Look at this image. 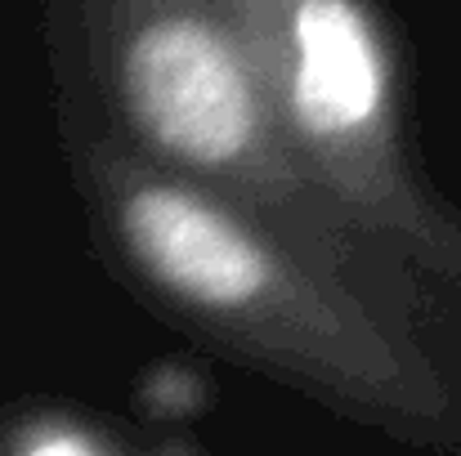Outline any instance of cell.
I'll list each match as a JSON object with an SVG mask.
<instances>
[{"mask_svg":"<svg viewBox=\"0 0 461 456\" xmlns=\"http://www.w3.org/2000/svg\"><path fill=\"white\" fill-rule=\"evenodd\" d=\"M108 72L161 170L242 206L313 264H349L354 228L292 156L224 0H108Z\"/></svg>","mask_w":461,"mask_h":456,"instance_id":"obj_1","label":"cell"},{"mask_svg":"<svg viewBox=\"0 0 461 456\" xmlns=\"http://www.w3.org/2000/svg\"><path fill=\"white\" fill-rule=\"evenodd\" d=\"M274 99L283 139L354 233L444 260L448 237L408 179L394 63L363 0H224Z\"/></svg>","mask_w":461,"mask_h":456,"instance_id":"obj_2","label":"cell"},{"mask_svg":"<svg viewBox=\"0 0 461 456\" xmlns=\"http://www.w3.org/2000/svg\"><path fill=\"white\" fill-rule=\"evenodd\" d=\"M18 456H104L95 448V439H86L81 430H68V425H45V430H36Z\"/></svg>","mask_w":461,"mask_h":456,"instance_id":"obj_4","label":"cell"},{"mask_svg":"<svg viewBox=\"0 0 461 456\" xmlns=\"http://www.w3.org/2000/svg\"><path fill=\"white\" fill-rule=\"evenodd\" d=\"M95 197L140 278L193 317L313 353H376L372 331L363 335L340 296L301 269L296 246L211 188L131 156H99Z\"/></svg>","mask_w":461,"mask_h":456,"instance_id":"obj_3","label":"cell"}]
</instances>
